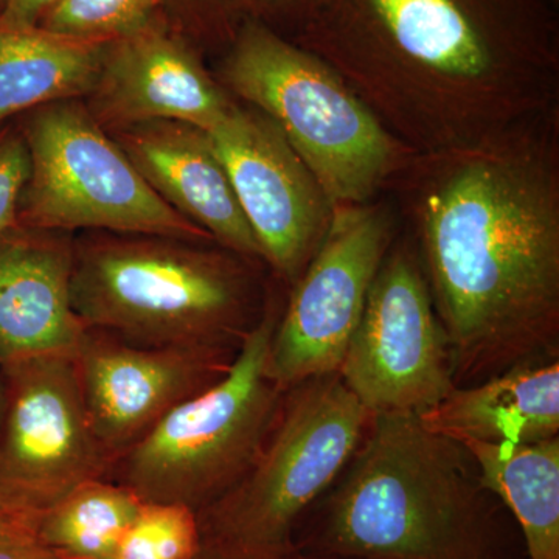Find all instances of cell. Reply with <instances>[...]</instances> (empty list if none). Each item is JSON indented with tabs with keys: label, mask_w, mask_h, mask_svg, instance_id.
Returning <instances> with one entry per match:
<instances>
[{
	"label": "cell",
	"mask_w": 559,
	"mask_h": 559,
	"mask_svg": "<svg viewBox=\"0 0 559 559\" xmlns=\"http://www.w3.org/2000/svg\"><path fill=\"white\" fill-rule=\"evenodd\" d=\"M390 238L388 216L378 210L344 205L331 213L272 334L267 362L280 388L340 370Z\"/></svg>",
	"instance_id": "cell-10"
},
{
	"label": "cell",
	"mask_w": 559,
	"mask_h": 559,
	"mask_svg": "<svg viewBox=\"0 0 559 559\" xmlns=\"http://www.w3.org/2000/svg\"><path fill=\"white\" fill-rule=\"evenodd\" d=\"M293 543L325 559H525L516 522L468 448L417 415H371Z\"/></svg>",
	"instance_id": "cell-2"
},
{
	"label": "cell",
	"mask_w": 559,
	"mask_h": 559,
	"mask_svg": "<svg viewBox=\"0 0 559 559\" xmlns=\"http://www.w3.org/2000/svg\"><path fill=\"white\" fill-rule=\"evenodd\" d=\"M423 425L452 440L539 443L559 437V359L530 360L454 388L423 414Z\"/></svg>",
	"instance_id": "cell-16"
},
{
	"label": "cell",
	"mask_w": 559,
	"mask_h": 559,
	"mask_svg": "<svg viewBox=\"0 0 559 559\" xmlns=\"http://www.w3.org/2000/svg\"><path fill=\"white\" fill-rule=\"evenodd\" d=\"M106 44L0 20V124L40 106L87 97Z\"/></svg>",
	"instance_id": "cell-17"
},
{
	"label": "cell",
	"mask_w": 559,
	"mask_h": 559,
	"mask_svg": "<svg viewBox=\"0 0 559 559\" xmlns=\"http://www.w3.org/2000/svg\"><path fill=\"white\" fill-rule=\"evenodd\" d=\"M202 540L197 511L182 503L142 500L112 559H193Z\"/></svg>",
	"instance_id": "cell-20"
},
{
	"label": "cell",
	"mask_w": 559,
	"mask_h": 559,
	"mask_svg": "<svg viewBox=\"0 0 559 559\" xmlns=\"http://www.w3.org/2000/svg\"><path fill=\"white\" fill-rule=\"evenodd\" d=\"M202 5L219 10V13H255V11L277 10L296 0H198Z\"/></svg>",
	"instance_id": "cell-26"
},
{
	"label": "cell",
	"mask_w": 559,
	"mask_h": 559,
	"mask_svg": "<svg viewBox=\"0 0 559 559\" xmlns=\"http://www.w3.org/2000/svg\"><path fill=\"white\" fill-rule=\"evenodd\" d=\"M57 0H5L0 20L14 25H38L40 17Z\"/></svg>",
	"instance_id": "cell-25"
},
{
	"label": "cell",
	"mask_w": 559,
	"mask_h": 559,
	"mask_svg": "<svg viewBox=\"0 0 559 559\" xmlns=\"http://www.w3.org/2000/svg\"><path fill=\"white\" fill-rule=\"evenodd\" d=\"M87 98V109L109 131L178 121L209 132L234 108L189 47L157 20L106 44Z\"/></svg>",
	"instance_id": "cell-13"
},
{
	"label": "cell",
	"mask_w": 559,
	"mask_h": 559,
	"mask_svg": "<svg viewBox=\"0 0 559 559\" xmlns=\"http://www.w3.org/2000/svg\"><path fill=\"white\" fill-rule=\"evenodd\" d=\"M241 272L189 241L116 235L75 245L70 296L86 329L130 344L237 352L260 320Z\"/></svg>",
	"instance_id": "cell-3"
},
{
	"label": "cell",
	"mask_w": 559,
	"mask_h": 559,
	"mask_svg": "<svg viewBox=\"0 0 559 559\" xmlns=\"http://www.w3.org/2000/svg\"><path fill=\"white\" fill-rule=\"evenodd\" d=\"M3 409H5V382H3L2 370H0V421H2Z\"/></svg>",
	"instance_id": "cell-27"
},
{
	"label": "cell",
	"mask_w": 559,
	"mask_h": 559,
	"mask_svg": "<svg viewBox=\"0 0 559 559\" xmlns=\"http://www.w3.org/2000/svg\"><path fill=\"white\" fill-rule=\"evenodd\" d=\"M337 373L371 415L421 417L455 388L428 280L403 250L382 261Z\"/></svg>",
	"instance_id": "cell-9"
},
{
	"label": "cell",
	"mask_w": 559,
	"mask_h": 559,
	"mask_svg": "<svg viewBox=\"0 0 559 559\" xmlns=\"http://www.w3.org/2000/svg\"><path fill=\"white\" fill-rule=\"evenodd\" d=\"M0 559H62L39 543L28 522L9 520L0 524Z\"/></svg>",
	"instance_id": "cell-24"
},
{
	"label": "cell",
	"mask_w": 559,
	"mask_h": 559,
	"mask_svg": "<svg viewBox=\"0 0 559 559\" xmlns=\"http://www.w3.org/2000/svg\"><path fill=\"white\" fill-rule=\"evenodd\" d=\"M370 417L337 371L286 389L259 457L198 513L202 538L238 546L293 543L304 514L358 450Z\"/></svg>",
	"instance_id": "cell-6"
},
{
	"label": "cell",
	"mask_w": 559,
	"mask_h": 559,
	"mask_svg": "<svg viewBox=\"0 0 559 559\" xmlns=\"http://www.w3.org/2000/svg\"><path fill=\"white\" fill-rule=\"evenodd\" d=\"M151 189L183 218L248 259H263L209 135L178 121L110 131Z\"/></svg>",
	"instance_id": "cell-15"
},
{
	"label": "cell",
	"mask_w": 559,
	"mask_h": 559,
	"mask_svg": "<svg viewBox=\"0 0 559 559\" xmlns=\"http://www.w3.org/2000/svg\"><path fill=\"white\" fill-rule=\"evenodd\" d=\"M468 448L481 480L516 522L525 559H559V437Z\"/></svg>",
	"instance_id": "cell-18"
},
{
	"label": "cell",
	"mask_w": 559,
	"mask_h": 559,
	"mask_svg": "<svg viewBox=\"0 0 559 559\" xmlns=\"http://www.w3.org/2000/svg\"><path fill=\"white\" fill-rule=\"evenodd\" d=\"M73 260L68 231L16 224L0 234V366L75 355L87 329L72 307Z\"/></svg>",
	"instance_id": "cell-14"
},
{
	"label": "cell",
	"mask_w": 559,
	"mask_h": 559,
	"mask_svg": "<svg viewBox=\"0 0 559 559\" xmlns=\"http://www.w3.org/2000/svg\"><path fill=\"white\" fill-rule=\"evenodd\" d=\"M142 499L98 477L73 488L32 522L36 538L62 559H112Z\"/></svg>",
	"instance_id": "cell-19"
},
{
	"label": "cell",
	"mask_w": 559,
	"mask_h": 559,
	"mask_svg": "<svg viewBox=\"0 0 559 559\" xmlns=\"http://www.w3.org/2000/svg\"><path fill=\"white\" fill-rule=\"evenodd\" d=\"M205 134L229 176L261 257L294 285L331 218L318 180L267 117L234 106Z\"/></svg>",
	"instance_id": "cell-11"
},
{
	"label": "cell",
	"mask_w": 559,
	"mask_h": 559,
	"mask_svg": "<svg viewBox=\"0 0 559 559\" xmlns=\"http://www.w3.org/2000/svg\"><path fill=\"white\" fill-rule=\"evenodd\" d=\"M3 2H5V0H0V9H2Z\"/></svg>",
	"instance_id": "cell-29"
},
{
	"label": "cell",
	"mask_w": 559,
	"mask_h": 559,
	"mask_svg": "<svg viewBox=\"0 0 559 559\" xmlns=\"http://www.w3.org/2000/svg\"><path fill=\"white\" fill-rule=\"evenodd\" d=\"M0 507L32 524L84 481L108 477L109 459L92 430L75 355L0 366Z\"/></svg>",
	"instance_id": "cell-8"
},
{
	"label": "cell",
	"mask_w": 559,
	"mask_h": 559,
	"mask_svg": "<svg viewBox=\"0 0 559 559\" xmlns=\"http://www.w3.org/2000/svg\"><path fill=\"white\" fill-rule=\"evenodd\" d=\"M423 245L455 388L559 359V216L539 179L466 165L426 201Z\"/></svg>",
	"instance_id": "cell-1"
},
{
	"label": "cell",
	"mask_w": 559,
	"mask_h": 559,
	"mask_svg": "<svg viewBox=\"0 0 559 559\" xmlns=\"http://www.w3.org/2000/svg\"><path fill=\"white\" fill-rule=\"evenodd\" d=\"M278 316L267 308L227 373L165 415L112 463L108 479L146 502L197 513L234 488L259 457L285 395L267 362Z\"/></svg>",
	"instance_id": "cell-4"
},
{
	"label": "cell",
	"mask_w": 559,
	"mask_h": 559,
	"mask_svg": "<svg viewBox=\"0 0 559 559\" xmlns=\"http://www.w3.org/2000/svg\"><path fill=\"white\" fill-rule=\"evenodd\" d=\"M31 170L17 224L31 229H98L194 241L200 227L156 193L84 103H51L21 123Z\"/></svg>",
	"instance_id": "cell-7"
},
{
	"label": "cell",
	"mask_w": 559,
	"mask_h": 559,
	"mask_svg": "<svg viewBox=\"0 0 559 559\" xmlns=\"http://www.w3.org/2000/svg\"><path fill=\"white\" fill-rule=\"evenodd\" d=\"M14 516H11L10 513H7L5 510L2 509V507H0V524H3V522H7L9 520H13ZM17 520V518H16Z\"/></svg>",
	"instance_id": "cell-28"
},
{
	"label": "cell",
	"mask_w": 559,
	"mask_h": 559,
	"mask_svg": "<svg viewBox=\"0 0 559 559\" xmlns=\"http://www.w3.org/2000/svg\"><path fill=\"white\" fill-rule=\"evenodd\" d=\"M162 0H57L38 25L70 38L114 40L157 20Z\"/></svg>",
	"instance_id": "cell-21"
},
{
	"label": "cell",
	"mask_w": 559,
	"mask_h": 559,
	"mask_svg": "<svg viewBox=\"0 0 559 559\" xmlns=\"http://www.w3.org/2000/svg\"><path fill=\"white\" fill-rule=\"evenodd\" d=\"M31 159L21 124H0V234L17 224Z\"/></svg>",
	"instance_id": "cell-22"
},
{
	"label": "cell",
	"mask_w": 559,
	"mask_h": 559,
	"mask_svg": "<svg viewBox=\"0 0 559 559\" xmlns=\"http://www.w3.org/2000/svg\"><path fill=\"white\" fill-rule=\"evenodd\" d=\"M226 79L278 128L331 205L359 204L373 193L392 145L380 121L320 58L264 22L249 21L235 35Z\"/></svg>",
	"instance_id": "cell-5"
},
{
	"label": "cell",
	"mask_w": 559,
	"mask_h": 559,
	"mask_svg": "<svg viewBox=\"0 0 559 559\" xmlns=\"http://www.w3.org/2000/svg\"><path fill=\"white\" fill-rule=\"evenodd\" d=\"M193 559H325L300 550L294 543L283 546H238V544L202 540Z\"/></svg>",
	"instance_id": "cell-23"
},
{
	"label": "cell",
	"mask_w": 559,
	"mask_h": 559,
	"mask_svg": "<svg viewBox=\"0 0 559 559\" xmlns=\"http://www.w3.org/2000/svg\"><path fill=\"white\" fill-rule=\"evenodd\" d=\"M237 353L140 347L87 329L75 359L92 430L110 466L176 406L223 378Z\"/></svg>",
	"instance_id": "cell-12"
}]
</instances>
